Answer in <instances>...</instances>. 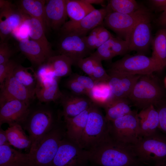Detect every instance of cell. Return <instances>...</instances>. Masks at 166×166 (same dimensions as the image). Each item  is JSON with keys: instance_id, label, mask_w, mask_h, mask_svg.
<instances>
[{"instance_id": "cell-1", "label": "cell", "mask_w": 166, "mask_h": 166, "mask_svg": "<svg viewBox=\"0 0 166 166\" xmlns=\"http://www.w3.org/2000/svg\"><path fill=\"white\" fill-rule=\"evenodd\" d=\"M88 151L89 162L100 166H129L139 163L132 145L111 136Z\"/></svg>"}, {"instance_id": "cell-2", "label": "cell", "mask_w": 166, "mask_h": 166, "mask_svg": "<svg viewBox=\"0 0 166 166\" xmlns=\"http://www.w3.org/2000/svg\"><path fill=\"white\" fill-rule=\"evenodd\" d=\"M132 148L142 164L156 166L166 162V135L159 129L150 135L141 137Z\"/></svg>"}, {"instance_id": "cell-3", "label": "cell", "mask_w": 166, "mask_h": 166, "mask_svg": "<svg viewBox=\"0 0 166 166\" xmlns=\"http://www.w3.org/2000/svg\"><path fill=\"white\" fill-rule=\"evenodd\" d=\"M57 122L28 153L33 166H51L61 140L65 136V129Z\"/></svg>"}, {"instance_id": "cell-4", "label": "cell", "mask_w": 166, "mask_h": 166, "mask_svg": "<svg viewBox=\"0 0 166 166\" xmlns=\"http://www.w3.org/2000/svg\"><path fill=\"white\" fill-rule=\"evenodd\" d=\"M99 107L94 104L91 107L79 143L81 148L87 151L110 136V122Z\"/></svg>"}, {"instance_id": "cell-5", "label": "cell", "mask_w": 166, "mask_h": 166, "mask_svg": "<svg viewBox=\"0 0 166 166\" xmlns=\"http://www.w3.org/2000/svg\"><path fill=\"white\" fill-rule=\"evenodd\" d=\"M164 92L156 78L152 74L141 75L128 99L142 109L163 99Z\"/></svg>"}, {"instance_id": "cell-6", "label": "cell", "mask_w": 166, "mask_h": 166, "mask_svg": "<svg viewBox=\"0 0 166 166\" xmlns=\"http://www.w3.org/2000/svg\"><path fill=\"white\" fill-rule=\"evenodd\" d=\"M164 68L151 57L144 54L127 55L112 63L109 71L133 75H145L160 72Z\"/></svg>"}, {"instance_id": "cell-7", "label": "cell", "mask_w": 166, "mask_h": 166, "mask_svg": "<svg viewBox=\"0 0 166 166\" xmlns=\"http://www.w3.org/2000/svg\"><path fill=\"white\" fill-rule=\"evenodd\" d=\"M110 122V136L117 141L132 146L141 137L138 113L135 111Z\"/></svg>"}, {"instance_id": "cell-8", "label": "cell", "mask_w": 166, "mask_h": 166, "mask_svg": "<svg viewBox=\"0 0 166 166\" xmlns=\"http://www.w3.org/2000/svg\"><path fill=\"white\" fill-rule=\"evenodd\" d=\"M88 151L65 136L61 140L51 166H87Z\"/></svg>"}, {"instance_id": "cell-9", "label": "cell", "mask_w": 166, "mask_h": 166, "mask_svg": "<svg viewBox=\"0 0 166 166\" xmlns=\"http://www.w3.org/2000/svg\"><path fill=\"white\" fill-rule=\"evenodd\" d=\"M54 120L53 113L48 109H39L30 113L24 128L31 141L30 149L52 129L56 124Z\"/></svg>"}, {"instance_id": "cell-10", "label": "cell", "mask_w": 166, "mask_h": 166, "mask_svg": "<svg viewBox=\"0 0 166 166\" xmlns=\"http://www.w3.org/2000/svg\"><path fill=\"white\" fill-rule=\"evenodd\" d=\"M150 17L148 12L140 8L131 14H124L115 12L109 13L103 22L107 27L125 38L132 28L139 22Z\"/></svg>"}, {"instance_id": "cell-11", "label": "cell", "mask_w": 166, "mask_h": 166, "mask_svg": "<svg viewBox=\"0 0 166 166\" xmlns=\"http://www.w3.org/2000/svg\"><path fill=\"white\" fill-rule=\"evenodd\" d=\"M111 12L108 6L104 8L95 9L79 21L66 22L60 30L61 33H68L86 36L89 31L102 25L106 16Z\"/></svg>"}, {"instance_id": "cell-12", "label": "cell", "mask_w": 166, "mask_h": 166, "mask_svg": "<svg viewBox=\"0 0 166 166\" xmlns=\"http://www.w3.org/2000/svg\"><path fill=\"white\" fill-rule=\"evenodd\" d=\"M85 36L71 33H62L58 45L60 54L69 57L73 64L77 65L79 61L90 53L91 50L86 44Z\"/></svg>"}, {"instance_id": "cell-13", "label": "cell", "mask_w": 166, "mask_h": 166, "mask_svg": "<svg viewBox=\"0 0 166 166\" xmlns=\"http://www.w3.org/2000/svg\"><path fill=\"white\" fill-rule=\"evenodd\" d=\"M24 16L11 2L0 1V42L6 39L23 23Z\"/></svg>"}, {"instance_id": "cell-14", "label": "cell", "mask_w": 166, "mask_h": 166, "mask_svg": "<svg viewBox=\"0 0 166 166\" xmlns=\"http://www.w3.org/2000/svg\"><path fill=\"white\" fill-rule=\"evenodd\" d=\"M30 104L13 99L0 105V125L7 123L10 125L18 124L22 125L29 115Z\"/></svg>"}, {"instance_id": "cell-15", "label": "cell", "mask_w": 166, "mask_h": 166, "mask_svg": "<svg viewBox=\"0 0 166 166\" xmlns=\"http://www.w3.org/2000/svg\"><path fill=\"white\" fill-rule=\"evenodd\" d=\"M150 17L137 23L131 30L125 40H128V51H135L143 54L152 41Z\"/></svg>"}, {"instance_id": "cell-16", "label": "cell", "mask_w": 166, "mask_h": 166, "mask_svg": "<svg viewBox=\"0 0 166 166\" xmlns=\"http://www.w3.org/2000/svg\"><path fill=\"white\" fill-rule=\"evenodd\" d=\"M13 71L9 74L3 85L0 86V105L13 99L30 104L35 94L15 79L13 74Z\"/></svg>"}, {"instance_id": "cell-17", "label": "cell", "mask_w": 166, "mask_h": 166, "mask_svg": "<svg viewBox=\"0 0 166 166\" xmlns=\"http://www.w3.org/2000/svg\"><path fill=\"white\" fill-rule=\"evenodd\" d=\"M107 82L111 89L113 99H128L136 82L141 75L123 74L108 70Z\"/></svg>"}, {"instance_id": "cell-18", "label": "cell", "mask_w": 166, "mask_h": 166, "mask_svg": "<svg viewBox=\"0 0 166 166\" xmlns=\"http://www.w3.org/2000/svg\"><path fill=\"white\" fill-rule=\"evenodd\" d=\"M66 3V0H46L45 20L46 27L60 30L66 22L68 16Z\"/></svg>"}, {"instance_id": "cell-19", "label": "cell", "mask_w": 166, "mask_h": 166, "mask_svg": "<svg viewBox=\"0 0 166 166\" xmlns=\"http://www.w3.org/2000/svg\"><path fill=\"white\" fill-rule=\"evenodd\" d=\"M64 118L74 117L89 108L93 104L88 97L74 94H65L60 100Z\"/></svg>"}, {"instance_id": "cell-20", "label": "cell", "mask_w": 166, "mask_h": 166, "mask_svg": "<svg viewBox=\"0 0 166 166\" xmlns=\"http://www.w3.org/2000/svg\"><path fill=\"white\" fill-rule=\"evenodd\" d=\"M128 51V40H123L113 36L92 54L101 61H108L115 56L123 55Z\"/></svg>"}, {"instance_id": "cell-21", "label": "cell", "mask_w": 166, "mask_h": 166, "mask_svg": "<svg viewBox=\"0 0 166 166\" xmlns=\"http://www.w3.org/2000/svg\"><path fill=\"white\" fill-rule=\"evenodd\" d=\"M18 46L19 50L31 63L38 67L51 56L38 43L28 38L19 40Z\"/></svg>"}, {"instance_id": "cell-22", "label": "cell", "mask_w": 166, "mask_h": 166, "mask_svg": "<svg viewBox=\"0 0 166 166\" xmlns=\"http://www.w3.org/2000/svg\"><path fill=\"white\" fill-rule=\"evenodd\" d=\"M23 14V23L27 28L28 36L38 43L50 55H53L50 44L45 34L46 28L43 23L38 19Z\"/></svg>"}, {"instance_id": "cell-23", "label": "cell", "mask_w": 166, "mask_h": 166, "mask_svg": "<svg viewBox=\"0 0 166 166\" xmlns=\"http://www.w3.org/2000/svg\"><path fill=\"white\" fill-rule=\"evenodd\" d=\"M91 106L74 117L64 118L65 136L79 145L86 124Z\"/></svg>"}, {"instance_id": "cell-24", "label": "cell", "mask_w": 166, "mask_h": 166, "mask_svg": "<svg viewBox=\"0 0 166 166\" xmlns=\"http://www.w3.org/2000/svg\"><path fill=\"white\" fill-rule=\"evenodd\" d=\"M33 166L29 153L17 151L10 145L0 146V166Z\"/></svg>"}, {"instance_id": "cell-25", "label": "cell", "mask_w": 166, "mask_h": 166, "mask_svg": "<svg viewBox=\"0 0 166 166\" xmlns=\"http://www.w3.org/2000/svg\"><path fill=\"white\" fill-rule=\"evenodd\" d=\"M138 116L141 137L150 135L158 129L159 115L154 105L142 109Z\"/></svg>"}, {"instance_id": "cell-26", "label": "cell", "mask_w": 166, "mask_h": 166, "mask_svg": "<svg viewBox=\"0 0 166 166\" xmlns=\"http://www.w3.org/2000/svg\"><path fill=\"white\" fill-rule=\"evenodd\" d=\"M57 78L42 82L38 81L35 95L39 101L49 102L60 100L63 93L59 89Z\"/></svg>"}, {"instance_id": "cell-27", "label": "cell", "mask_w": 166, "mask_h": 166, "mask_svg": "<svg viewBox=\"0 0 166 166\" xmlns=\"http://www.w3.org/2000/svg\"><path fill=\"white\" fill-rule=\"evenodd\" d=\"M46 0H20L17 2L18 9L22 13L40 20L46 28L45 8Z\"/></svg>"}, {"instance_id": "cell-28", "label": "cell", "mask_w": 166, "mask_h": 166, "mask_svg": "<svg viewBox=\"0 0 166 166\" xmlns=\"http://www.w3.org/2000/svg\"><path fill=\"white\" fill-rule=\"evenodd\" d=\"M5 131L10 145L19 149H30L31 141L21 125L15 124L9 125V127Z\"/></svg>"}, {"instance_id": "cell-29", "label": "cell", "mask_w": 166, "mask_h": 166, "mask_svg": "<svg viewBox=\"0 0 166 166\" xmlns=\"http://www.w3.org/2000/svg\"><path fill=\"white\" fill-rule=\"evenodd\" d=\"M130 103L128 99H113L103 108L106 120L111 122L131 112Z\"/></svg>"}, {"instance_id": "cell-30", "label": "cell", "mask_w": 166, "mask_h": 166, "mask_svg": "<svg viewBox=\"0 0 166 166\" xmlns=\"http://www.w3.org/2000/svg\"><path fill=\"white\" fill-rule=\"evenodd\" d=\"M46 63L51 68L54 76L57 78L71 75L72 66L74 65L70 58L61 54L51 56Z\"/></svg>"}, {"instance_id": "cell-31", "label": "cell", "mask_w": 166, "mask_h": 166, "mask_svg": "<svg viewBox=\"0 0 166 166\" xmlns=\"http://www.w3.org/2000/svg\"><path fill=\"white\" fill-rule=\"evenodd\" d=\"M88 97L94 104L102 108L113 99L111 89L107 82L97 83L89 92Z\"/></svg>"}, {"instance_id": "cell-32", "label": "cell", "mask_w": 166, "mask_h": 166, "mask_svg": "<svg viewBox=\"0 0 166 166\" xmlns=\"http://www.w3.org/2000/svg\"><path fill=\"white\" fill-rule=\"evenodd\" d=\"M66 2L68 16L73 22L80 20L95 9L85 0H66Z\"/></svg>"}, {"instance_id": "cell-33", "label": "cell", "mask_w": 166, "mask_h": 166, "mask_svg": "<svg viewBox=\"0 0 166 166\" xmlns=\"http://www.w3.org/2000/svg\"><path fill=\"white\" fill-rule=\"evenodd\" d=\"M13 74L18 81L35 94L38 77L32 68L24 67L18 64L13 70Z\"/></svg>"}, {"instance_id": "cell-34", "label": "cell", "mask_w": 166, "mask_h": 166, "mask_svg": "<svg viewBox=\"0 0 166 166\" xmlns=\"http://www.w3.org/2000/svg\"><path fill=\"white\" fill-rule=\"evenodd\" d=\"M151 57L164 68L166 67V30H159L152 41Z\"/></svg>"}, {"instance_id": "cell-35", "label": "cell", "mask_w": 166, "mask_h": 166, "mask_svg": "<svg viewBox=\"0 0 166 166\" xmlns=\"http://www.w3.org/2000/svg\"><path fill=\"white\" fill-rule=\"evenodd\" d=\"M107 6L112 12L124 14H132L140 8L134 0H111Z\"/></svg>"}, {"instance_id": "cell-36", "label": "cell", "mask_w": 166, "mask_h": 166, "mask_svg": "<svg viewBox=\"0 0 166 166\" xmlns=\"http://www.w3.org/2000/svg\"><path fill=\"white\" fill-rule=\"evenodd\" d=\"M101 61L91 53L89 56L79 61L77 65L89 76L91 77L96 66Z\"/></svg>"}, {"instance_id": "cell-37", "label": "cell", "mask_w": 166, "mask_h": 166, "mask_svg": "<svg viewBox=\"0 0 166 166\" xmlns=\"http://www.w3.org/2000/svg\"><path fill=\"white\" fill-rule=\"evenodd\" d=\"M154 105L159 115L158 129L166 135V101L162 99Z\"/></svg>"}, {"instance_id": "cell-38", "label": "cell", "mask_w": 166, "mask_h": 166, "mask_svg": "<svg viewBox=\"0 0 166 166\" xmlns=\"http://www.w3.org/2000/svg\"><path fill=\"white\" fill-rule=\"evenodd\" d=\"M66 85L73 94L88 96V92L85 88L70 76L66 81Z\"/></svg>"}, {"instance_id": "cell-39", "label": "cell", "mask_w": 166, "mask_h": 166, "mask_svg": "<svg viewBox=\"0 0 166 166\" xmlns=\"http://www.w3.org/2000/svg\"><path fill=\"white\" fill-rule=\"evenodd\" d=\"M18 64L11 59L5 63L0 64V86L3 85L9 74Z\"/></svg>"}, {"instance_id": "cell-40", "label": "cell", "mask_w": 166, "mask_h": 166, "mask_svg": "<svg viewBox=\"0 0 166 166\" xmlns=\"http://www.w3.org/2000/svg\"><path fill=\"white\" fill-rule=\"evenodd\" d=\"M70 75L85 88L88 92V95L96 84L93 79L89 76L80 75L77 73Z\"/></svg>"}, {"instance_id": "cell-41", "label": "cell", "mask_w": 166, "mask_h": 166, "mask_svg": "<svg viewBox=\"0 0 166 166\" xmlns=\"http://www.w3.org/2000/svg\"><path fill=\"white\" fill-rule=\"evenodd\" d=\"M14 53V50L6 41L0 42V64L5 63L10 60Z\"/></svg>"}, {"instance_id": "cell-42", "label": "cell", "mask_w": 166, "mask_h": 166, "mask_svg": "<svg viewBox=\"0 0 166 166\" xmlns=\"http://www.w3.org/2000/svg\"><path fill=\"white\" fill-rule=\"evenodd\" d=\"M109 77V74L101 63L96 66L91 77L97 83L101 82H107Z\"/></svg>"}, {"instance_id": "cell-43", "label": "cell", "mask_w": 166, "mask_h": 166, "mask_svg": "<svg viewBox=\"0 0 166 166\" xmlns=\"http://www.w3.org/2000/svg\"><path fill=\"white\" fill-rule=\"evenodd\" d=\"M112 36L110 32L102 25H101L97 35V41L95 49H97Z\"/></svg>"}, {"instance_id": "cell-44", "label": "cell", "mask_w": 166, "mask_h": 166, "mask_svg": "<svg viewBox=\"0 0 166 166\" xmlns=\"http://www.w3.org/2000/svg\"><path fill=\"white\" fill-rule=\"evenodd\" d=\"M101 25L93 29L88 36L85 37L86 44L88 48L91 50L95 49L97 35Z\"/></svg>"}, {"instance_id": "cell-45", "label": "cell", "mask_w": 166, "mask_h": 166, "mask_svg": "<svg viewBox=\"0 0 166 166\" xmlns=\"http://www.w3.org/2000/svg\"><path fill=\"white\" fill-rule=\"evenodd\" d=\"M150 1L158 10L163 11L161 16L166 15V0H152Z\"/></svg>"}, {"instance_id": "cell-46", "label": "cell", "mask_w": 166, "mask_h": 166, "mask_svg": "<svg viewBox=\"0 0 166 166\" xmlns=\"http://www.w3.org/2000/svg\"><path fill=\"white\" fill-rule=\"evenodd\" d=\"M10 145L8 139L6 131L2 128L0 129V146L4 145Z\"/></svg>"}, {"instance_id": "cell-47", "label": "cell", "mask_w": 166, "mask_h": 166, "mask_svg": "<svg viewBox=\"0 0 166 166\" xmlns=\"http://www.w3.org/2000/svg\"><path fill=\"white\" fill-rule=\"evenodd\" d=\"M158 23L160 26L166 27V15L161 16L158 19Z\"/></svg>"}, {"instance_id": "cell-48", "label": "cell", "mask_w": 166, "mask_h": 166, "mask_svg": "<svg viewBox=\"0 0 166 166\" xmlns=\"http://www.w3.org/2000/svg\"><path fill=\"white\" fill-rule=\"evenodd\" d=\"M87 3L92 5V4H102L104 1L102 0H85Z\"/></svg>"}, {"instance_id": "cell-49", "label": "cell", "mask_w": 166, "mask_h": 166, "mask_svg": "<svg viewBox=\"0 0 166 166\" xmlns=\"http://www.w3.org/2000/svg\"><path fill=\"white\" fill-rule=\"evenodd\" d=\"M140 163H138L136 164H135L133 165H132L129 166H141L140 165Z\"/></svg>"}, {"instance_id": "cell-50", "label": "cell", "mask_w": 166, "mask_h": 166, "mask_svg": "<svg viewBox=\"0 0 166 166\" xmlns=\"http://www.w3.org/2000/svg\"><path fill=\"white\" fill-rule=\"evenodd\" d=\"M156 166H166V162L162 164Z\"/></svg>"}, {"instance_id": "cell-51", "label": "cell", "mask_w": 166, "mask_h": 166, "mask_svg": "<svg viewBox=\"0 0 166 166\" xmlns=\"http://www.w3.org/2000/svg\"><path fill=\"white\" fill-rule=\"evenodd\" d=\"M164 85L166 88V76L165 77L164 79Z\"/></svg>"}, {"instance_id": "cell-52", "label": "cell", "mask_w": 166, "mask_h": 166, "mask_svg": "<svg viewBox=\"0 0 166 166\" xmlns=\"http://www.w3.org/2000/svg\"></svg>"}]
</instances>
